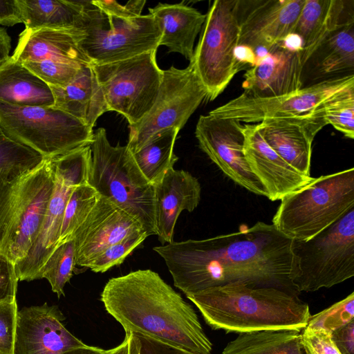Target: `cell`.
I'll return each mask as SVG.
<instances>
[{
  "instance_id": "obj_1",
  "label": "cell",
  "mask_w": 354,
  "mask_h": 354,
  "mask_svg": "<svg viewBox=\"0 0 354 354\" xmlns=\"http://www.w3.org/2000/svg\"><path fill=\"white\" fill-rule=\"evenodd\" d=\"M292 241L272 224L258 221L239 232L172 241L153 250L165 261L174 286L186 295L234 283L299 292L290 281Z\"/></svg>"
},
{
  "instance_id": "obj_2",
  "label": "cell",
  "mask_w": 354,
  "mask_h": 354,
  "mask_svg": "<svg viewBox=\"0 0 354 354\" xmlns=\"http://www.w3.org/2000/svg\"><path fill=\"white\" fill-rule=\"evenodd\" d=\"M106 312L125 330L195 354H211L212 344L193 307L151 270L110 279L100 295Z\"/></svg>"
},
{
  "instance_id": "obj_3",
  "label": "cell",
  "mask_w": 354,
  "mask_h": 354,
  "mask_svg": "<svg viewBox=\"0 0 354 354\" xmlns=\"http://www.w3.org/2000/svg\"><path fill=\"white\" fill-rule=\"evenodd\" d=\"M186 296L211 328L227 333L301 330L311 317L297 295L274 287L234 283Z\"/></svg>"
},
{
  "instance_id": "obj_4",
  "label": "cell",
  "mask_w": 354,
  "mask_h": 354,
  "mask_svg": "<svg viewBox=\"0 0 354 354\" xmlns=\"http://www.w3.org/2000/svg\"><path fill=\"white\" fill-rule=\"evenodd\" d=\"M53 185L51 158L19 174H0V254L15 265L37 238Z\"/></svg>"
},
{
  "instance_id": "obj_5",
  "label": "cell",
  "mask_w": 354,
  "mask_h": 354,
  "mask_svg": "<svg viewBox=\"0 0 354 354\" xmlns=\"http://www.w3.org/2000/svg\"><path fill=\"white\" fill-rule=\"evenodd\" d=\"M354 207V168L313 178L281 200L272 225L292 241H307Z\"/></svg>"
},
{
  "instance_id": "obj_6",
  "label": "cell",
  "mask_w": 354,
  "mask_h": 354,
  "mask_svg": "<svg viewBox=\"0 0 354 354\" xmlns=\"http://www.w3.org/2000/svg\"><path fill=\"white\" fill-rule=\"evenodd\" d=\"M91 147L88 184L136 219L147 236L156 235L154 187L138 169L127 146L111 145L106 130L99 128Z\"/></svg>"
},
{
  "instance_id": "obj_7",
  "label": "cell",
  "mask_w": 354,
  "mask_h": 354,
  "mask_svg": "<svg viewBox=\"0 0 354 354\" xmlns=\"http://www.w3.org/2000/svg\"><path fill=\"white\" fill-rule=\"evenodd\" d=\"M290 281L300 292L330 288L354 276V207L314 237L292 241Z\"/></svg>"
},
{
  "instance_id": "obj_8",
  "label": "cell",
  "mask_w": 354,
  "mask_h": 354,
  "mask_svg": "<svg viewBox=\"0 0 354 354\" xmlns=\"http://www.w3.org/2000/svg\"><path fill=\"white\" fill-rule=\"evenodd\" d=\"M84 24L78 44L91 64H104L157 50L161 31L150 14L125 19L107 15L83 1Z\"/></svg>"
},
{
  "instance_id": "obj_9",
  "label": "cell",
  "mask_w": 354,
  "mask_h": 354,
  "mask_svg": "<svg viewBox=\"0 0 354 354\" xmlns=\"http://www.w3.org/2000/svg\"><path fill=\"white\" fill-rule=\"evenodd\" d=\"M0 125L19 142L52 158L91 145L93 129L53 106H19L0 100Z\"/></svg>"
},
{
  "instance_id": "obj_10",
  "label": "cell",
  "mask_w": 354,
  "mask_h": 354,
  "mask_svg": "<svg viewBox=\"0 0 354 354\" xmlns=\"http://www.w3.org/2000/svg\"><path fill=\"white\" fill-rule=\"evenodd\" d=\"M239 0H216L210 6L192 61L205 88L216 99L243 70L235 57L239 37Z\"/></svg>"
},
{
  "instance_id": "obj_11",
  "label": "cell",
  "mask_w": 354,
  "mask_h": 354,
  "mask_svg": "<svg viewBox=\"0 0 354 354\" xmlns=\"http://www.w3.org/2000/svg\"><path fill=\"white\" fill-rule=\"evenodd\" d=\"M54 185L37 238L27 256L15 264L19 281L42 279V268L58 241L65 207L73 189L88 184L91 145L51 158Z\"/></svg>"
},
{
  "instance_id": "obj_12",
  "label": "cell",
  "mask_w": 354,
  "mask_h": 354,
  "mask_svg": "<svg viewBox=\"0 0 354 354\" xmlns=\"http://www.w3.org/2000/svg\"><path fill=\"white\" fill-rule=\"evenodd\" d=\"M157 50L104 64H91L109 111L122 115L129 126L150 111L157 98L163 71L156 62Z\"/></svg>"
},
{
  "instance_id": "obj_13",
  "label": "cell",
  "mask_w": 354,
  "mask_h": 354,
  "mask_svg": "<svg viewBox=\"0 0 354 354\" xmlns=\"http://www.w3.org/2000/svg\"><path fill=\"white\" fill-rule=\"evenodd\" d=\"M206 96L192 62L183 69L171 66L164 70L154 104L142 120L129 126V149L136 151L168 129L180 130Z\"/></svg>"
},
{
  "instance_id": "obj_14",
  "label": "cell",
  "mask_w": 354,
  "mask_h": 354,
  "mask_svg": "<svg viewBox=\"0 0 354 354\" xmlns=\"http://www.w3.org/2000/svg\"><path fill=\"white\" fill-rule=\"evenodd\" d=\"M354 86V75L332 77L274 97H254L242 93L212 110L209 114L257 124L266 118L291 117L313 112L337 93Z\"/></svg>"
},
{
  "instance_id": "obj_15",
  "label": "cell",
  "mask_w": 354,
  "mask_h": 354,
  "mask_svg": "<svg viewBox=\"0 0 354 354\" xmlns=\"http://www.w3.org/2000/svg\"><path fill=\"white\" fill-rule=\"evenodd\" d=\"M243 124L232 118L208 113L201 115L195 136L201 149L232 181L246 190L266 197L243 153Z\"/></svg>"
},
{
  "instance_id": "obj_16",
  "label": "cell",
  "mask_w": 354,
  "mask_h": 354,
  "mask_svg": "<svg viewBox=\"0 0 354 354\" xmlns=\"http://www.w3.org/2000/svg\"><path fill=\"white\" fill-rule=\"evenodd\" d=\"M305 0H239L238 46L266 52L294 34Z\"/></svg>"
},
{
  "instance_id": "obj_17",
  "label": "cell",
  "mask_w": 354,
  "mask_h": 354,
  "mask_svg": "<svg viewBox=\"0 0 354 354\" xmlns=\"http://www.w3.org/2000/svg\"><path fill=\"white\" fill-rule=\"evenodd\" d=\"M322 107L301 115L266 118L257 123L261 135L269 146L306 176H310L314 138L327 125Z\"/></svg>"
},
{
  "instance_id": "obj_18",
  "label": "cell",
  "mask_w": 354,
  "mask_h": 354,
  "mask_svg": "<svg viewBox=\"0 0 354 354\" xmlns=\"http://www.w3.org/2000/svg\"><path fill=\"white\" fill-rule=\"evenodd\" d=\"M64 315L47 303L18 311L15 354H60L85 345L63 324Z\"/></svg>"
},
{
  "instance_id": "obj_19",
  "label": "cell",
  "mask_w": 354,
  "mask_h": 354,
  "mask_svg": "<svg viewBox=\"0 0 354 354\" xmlns=\"http://www.w3.org/2000/svg\"><path fill=\"white\" fill-rule=\"evenodd\" d=\"M302 51L282 42L262 56L244 74L243 93L254 97H274L302 88L304 67Z\"/></svg>"
},
{
  "instance_id": "obj_20",
  "label": "cell",
  "mask_w": 354,
  "mask_h": 354,
  "mask_svg": "<svg viewBox=\"0 0 354 354\" xmlns=\"http://www.w3.org/2000/svg\"><path fill=\"white\" fill-rule=\"evenodd\" d=\"M140 232H145L136 219L100 196L85 221L75 233L76 266L86 268L106 248Z\"/></svg>"
},
{
  "instance_id": "obj_21",
  "label": "cell",
  "mask_w": 354,
  "mask_h": 354,
  "mask_svg": "<svg viewBox=\"0 0 354 354\" xmlns=\"http://www.w3.org/2000/svg\"><path fill=\"white\" fill-rule=\"evenodd\" d=\"M243 131L244 156L268 199L281 200L310 180L311 176L299 173L269 146L258 124H245Z\"/></svg>"
},
{
  "instance_id": "obj_22",
  "label": "cell",
  "mask_w": 354,
  "mask_h": 354,
  "mask_svg": "<svg viewBox=\"0 0 354 354\" xmlns=\"http://www.w3.org/2000/svg\"><path fill=\"white\" fill-rule=\"evenodd\" d=\"M154 187L156 235L162 244L174 241L177 219L183 210L193 212L198 205L201 186L188 171L169 169Z\"/></svg>"
},
{
  "instance_id": "obj_23",
  "label": "cell",
  "mask_w": 354,
  "mask_h": 354,
  "mask_svg": "<svg viewBox=\"0 0 354 354\" xmlns=\"http://www.w3.org/2000/svg\"><path fill=\"white\" fill-rule=\"evenodd\" d=\"M79 31L77 29L25 28L19 35L11 57L19 63L51 59L91 65L90 60L79 46Z\"/></svg>"
},
{
  "instance_id": "obj_24",
  "label": "cell",
  "mask_w": 354,
  "mask_h": 354,
  "mask_svg": "<svg viewBox=\"0 0 354 354\" xmlns=\"http://www.w3.org/2000/svg\"><path fill=\"white\" fill-rule=\"evenodd\" d=\"M348 1L305 0L294 34L302 43L306 64L324 40L341 27L354 23Z\"/></svg>"
},
{
  "instance_id": "obj_25",
  "label": "cell",
  "mask_w": 354,
  "mask_h": 354,
  "mask_svg": "<svg viewBox=\"0 0 354 354\" xmlns=\"http://www.w3.org/2000/svg\"><path fill=\"white\" fill-rule=\"evenodd\" d=\"M149 11L160 28L159 46H165L169 52L180 53L192 61L194 42L202 30L206 15L184 2L158 3L153 8H149Z\"/></svg>"
},
{
  "instance_id": "obj_26",
  "label": "cell",
  "mask_w": 354,
  "mask_h": 354,
  "mask_svg": "<svg viewBox=\"0 0 354 354\" xmlns=\"http://www.w3.org/2000/svg\"><path fill=\"white\" fill-rule=\"evenodd\" d=\"M50 88L54 98L53 107L73 115L92 129L98 118L109 111L91 64L82 68L66 86Z\"/></svg>"
},
{
  "instance_id": "obj_27",
  "label": "cell",
  "mask_w": 354,
  "mask_h": 354,
  "mask_svg": "<svg viewBox=\"0 0 354 354\" xmlns=\"http://www.w3.org/2000/svg\"><path fill=\"white\" fill-rule=\"evenodd\" d=\"M0 100L19 106H53L50 86L11 56L0 67Z\"/></svg>"
},
{
  "instance_id": "obj_28",
  "label": "cell",
  "mask_w": 354,
  "mask_h": 354,
  "mask_svg": "<svg viewBox=\"0 0 354 354\" xmlns=\"http://www.w3.org/2000/svg\"><path fill=\"white\" fill-rule=\"evenodd\" d=\"M17 3L26 29H82L83 1L17 0Z\"/></svg>"
},
{
  "instance_id": "obj_29",
  "label": "cell",
  "mask_w": 354,
  "mask_h": 354,
  "mask_svg": "<svg viewBox=\"0 0 354 354\" xmlns=\"http://www.w3.org/2000/svg\"><path fill=\"white\" fill-rule=\"evenodd\" d=\"M301 330H264L240 333L222 354H306Z\"/></svg>"
},
{
  "instance_id": "obj_30",
  "label": "cell",
  "mask_w": 354,
  "mask_h": 354,
  "mask_svg": "<svg viewBox=\"0 0 354 354\" xmlns=\"http://www.w3.org/2000/svg\"><path fill=\"white\" fill-rule=\"evenodd\" d=\"M179 129L170 128L156 135L145 145L131 153L138 169L153 185L160 180L178 158L174 152Z\"/></svg>"
},
{
  "instance_id": "obj_31",
  "label": "cell",
  "mask_w": 354,
  "mask_h": 354,
  "mask_svg": "<svg viewBox=\"0 0 354 354\" xmlns=\"http://www.w3.org/2000/svg\"><path fill=\"white\" fill-rule=\"evenodd\" d=\"M353 24L330 33L313 53L317 55L315 68L319 75L330 77L353 70Z\"/></svg>"
},
{
  "instance_id": "obj_32",
  "label": "cell",
  "mask_w": 354,
  "mask_h": 354,
  "mask_svg": "<svg viewBox=\"0 0 354 354\" xmlns=\"http://www.w3.org/2000/svg\"><path fill=\"white\" fill-rule=\"evenodd\" d=\"M100 197L98 192L89 184L73 189L65 207L56 247L74 239L75 233L85 221Z\"/></svg>"
},
{
  "instance_id": "obj_33",
  "label": "cell",
  "mask_w": 354,
  "mask_h": 354,
  "mask_svg": "<svg viewBox=\"0 0 354 354\" xmlns=\"http://www.w3.org/2000/svg\"><path fill=\"white\" fill-rule=\"evenodd\" d=\"M75 259V243L73 239L56 247L43 266L41 277L47 279L58 297L64 295V288L72 277Z\"/></svg>"
},
{
  "instance_id": "obj_34",
  "label": "cell",
  "mask_w": 354,
  "mask_h": 354,
  "mask_svg": "<svg viewBox=\"0 0 354 354\" xmlns=\"http://www.w3.org/2000/svg\"><path fill=\"white\" fill-rule=\"evenodd\" d=\"M45 158L37 151L8 136L0 125V174H19Z\"/></svg>"
},
{
  "instance_id": "obj_35",
  "label": "cell",
  "mask_w": 354,
  "mask_h": 354,
  "mask_svg": "<svg viewBox=\"0 0 354 354\" xmlns=\"http://www.w3.org/2000/svg\"><path fill=\"white\" fill-rule=\"evenodd\" d=\"M327 124L348 138H354V86L332 97L322 107Z\"/></svg>"
},
{
  "instance_id": "obj_36",
  "label": "cell",
  "mask_w": 354,
  "mask_h": 354,
  "mask_svg": "<svg viewBox=\"0 0 354 354\" xmlns=\"http://www.w3.org/2000/svg\"><path fill=\"white\" fill-rule=\"evenodd\" d=\"M21 64L49 86H66L86 66L76 63L51 59L29 61Z\"/></svg>"
},
{
  "instance_id": "obj_37",
  "label": "cell",
  "mask_w": 354,
  "mask_h": 354,
  "mask_svg": "<svg viewBox=\"0 0 354 354\" xmlns=\"http://www.w3.org/2000/svg\"><path fill=\"white\" fill-rule=\"evenodd\" d=\"M147 237L145 232L129 235L103 250L87 266L94 272H104L121 264Z\"/></svg>"
},
{
  "instance_id": "obj_38",
  "label": "cell",
  "mask_w": 354,
  "mask_h": 354,
  "mask_svg": "<svg viewBox=\"0 0 354 354\" xmlns=\"http://www.w3.org/2000/svg\"><path fill=\"white\" fill-rule=\"evenodd\" d=\"M354 319V292L310 317L306 326L332 333Z\"/></svg>"
},
{
  "instance_id": "obj_39",
  "label": "cell",
  "mask_w": 354,
  "mask_h": 354,
  "mask_svg": "<svg viewBox=\"0 0 354 354\" xmlns=\"http://www.w3.org/2000/svg\"><path fill=\"white\" fill-rule=\"evenodd\" d=\"M17 299L0 302V354H15Z\"/></svg>"
},
{
  "instance_id": "obj_40",
  "label": "cell",
  "mask_w": 354,
  "mask_h": 354,
  "mask_svg": "<svg viewBox=\"0 0 354 354\" xmlns=\"http://www.w3.org/2000/svg\"><path fill=\"white\" fill-rule=\"evenodd\" d=\"M129 354H195L151 337L136 333H125Z\"/></svg>"
},
{
  "instance_id": "obj_41",
  "label": "cell",
  "mask_w": 354,
  "mask_h": 354,
  "mask_svg": "<svg viewBox=\"0 0 354 354\" xmlns=\"http://www.w3.org/2000/svg\"><path fill=\"white\" fill-rule=\"evenodd\" d=\"M301 335L306 354H342L327 330L306 326Z\"/></svg>"
},
{
  "instance_id": "obj_42",
  "label": "cell",
  "mask_w": 354,
  "mask_h": 354,
  "mask_svg": "<svg viewBox=\"0 0 354 354\" xmlns=\"http://www.w3.org/2000/svg\"><path fill=\"white\" fill-rule=\"evenodd\" d=\"M93 4L104 13L125 19L138 17L141 15L146 1L131 0L120 4L115 0H95Z\"/></svg>"
},
{
  "instance_id": "obj_43",
  "label": "cell",
  "mask_w": 354,
  "mask_h": 354,
  "mask_svg": "<svg viewBox=\"0 0 354 354\" xmlns=\"http://www.w3.org/2000/svg\"><path fill=\"white\" fill-rule=\"evenodd\" d=\"M18 281L15 265L0 254V302L16 299Z\"/></svg>"
},
{
  "instance_id": "obj_44",
  "label": "cell",
  "mask_w": 354,
  "mask_h": 354,
  "mask_svg": "<svg viewBox=\"0 0 354 354\" xmlns=\"http://www.w3.org/2000/svg\"><path fill=\"white\" fill-rule=\"evenodd\" d=\"M331 338L342 354H354V319L333 331Z\"/></svg>"
},
{
  "instance_id": "obj_45",
  "label": "cell",
  "mask_w": 354,
  "mask_h": 354,
  "mask_svg": "<svg viewBox=\"0 0 354 354\" xmlns=\"http://www.w3.org/2000/svg\"><path fill=\"white\" fill-rule=\"evenodd\" d=\"M21 23L17 0H0V25L13 26Z\"/></svg>"
},
{
  "instance_id": "obj_46",
  "label": "cell",
  "mask_w": 354,
  "mask_h": 354,
  "mask_svg": "<svg viewBox=\"0 0 354 354\" xmlns=\"http://www.w3.org/2000/svg\"><path fill=\"white\" fill-rule=\"evenodd\" d=\"M236 59L242 69L252 67L257 62L258 56L254 50L245 46H238L235 50Z\"/></svg>"
},
{
  "instance_id": "obj_47",
  "label": "cell",
  "mask_w": 354,
  "mask_h": 354,
  "mask_svg": "<svg viewBox=\"0 0 354 354\" xmlns=\"http://www.w3.org/2000/svg\"><path fill=\"white\" fill-rule=\"evenodd\" d=\"M11 38L7 31L0 27V67L10 57Z\"/></svg>"
},
{
  "instance_id": "obj_48",
  "label": "cell",
  "mask_w": 354,
  "mask_h": 354,
  "mask_svg": "<svg viewBox=\"0 0 354 354\" xmlns=\"http://www.w3.org/2000/svg\"><path fill=\"white\" fill-rule=\"evenodd\" d=\"M107 351L99 347L85 344L69 349L60 354H106Z\"/></svg>"
},
{
  "instance_id": "obj_49",
  "label": "cell",
  "mask_w": 354,
  "mask_h": 354,
  "mask_svg": "<svg viewBox=\"0 0 354 354\" xmlns=\"http://www.w3.org/2000/svg\"><path fill=\"white\" fill-rule=\"evenodd\" d=\"M106 354H129L128 337L125 335L124 339L118 346L109 349Z\"/></svg>"
}]
</instances>
